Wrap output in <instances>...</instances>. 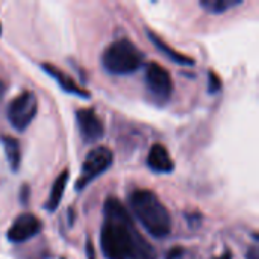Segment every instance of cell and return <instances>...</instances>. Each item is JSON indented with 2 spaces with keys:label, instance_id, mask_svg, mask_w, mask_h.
Returning <instances> with one entry per match:
<instances>
[{
  "label": "cell",
  "instance_id": "1",
  "mask_svg": "<svg viewBox=\"0 0 259 259\" xmlns=\"http://www.w3.org/2000/svg\"><path fill=\"white\" fill-rule=\"evenodd\" d=\"M100 250L106 259H156L155 249L135 229L126 206L117 197H108L103 205Z\"/></svg>",
  "mask_w": 259,
  "mask_h": 259
},
{
  "label": "cell",
  "instance_id": "2",
  "mask_svg": "<svg viewBox=\"0 0 259 259\" xmlns=\"http://www.w3.org/2000/svg\"><path fill=\"white\" fill-rule=\"evenodd\" d=\"M129 205L141 226L153 238H165L171 232V217L165 205L150 190H135L129 197Z\"/></svg>",
  "mask_w": 259,
  "mask_h": 259
},
{
  "label": "cell",
  "instance_id": "3",
  "mask_svg": "<svg viewBox=\"0 0 259 259\" xmlns=\"http://www.w3.org/2000/svg\"><path fill=\"white\" fill-rule=\"evenodd\" d=\"M141 64L143 53L127 38H121L111 42L102 55L103 68L108 73L117 76L132 74L141 67Z\"/></svg>",
  "mask_w": 259,
  "mask_h": 259
},
{
  "label": "cell",
  "instance_id": "4",
  "mask_svg": "<svg viewBox=\"0 0 259 259\" xmlns=\"http://www.w3.org/2000/svg\"><path fill=\"white\" fill-rule=\"evenodd\" d=\"M38 112V99L32 91H24L14 97L6 109V118L12 129L23 132L29 127Z\"/></svg>",
  "mask_w": 259,
  "mask_h": 259
},
{
  "label": "cell",
  "instance_id": "5",
  "mask_svg": "<svg viewBox=\"0 0 259 259\" xmlns=\"http://www.w3.org/2000/svg\"><path fill=\"white\" fill-rule=\"evenodd\" d=\"M114 162V155L111 149L105 146H97L90 153L87 155L83 164H82V171L80 176L76 182V190H83L87 185H90L96 178L103 175Z\"/></svg>",
  "mask_w": 259,
  "mask_h": 259
},
{
  "label": "cell",
  "instance_id": "6",
  "mask_svg": "<svg viewBox=\"0 0 259 259\" xmlns=\"http://www.w3.org/2000/svg\"><path fill=\"white\" fill-rule=\"evenodd\" d=\"M144 82L147 90L155 99L165 102L173 94V80L167 68L159 65L158 62H150L146 65Z\"/></svg>",
  "mask_w": 259,
  "mask_h": 259
},
{
  "label": "cell",
  "instance_id": "7",
  "mask_svg": "<svg viewBox=\"0 0 259 259\" xmlns=\"http://www.w3.org/2000/svg\"><path fill=\"white\" fill-rule=\"evenodd\" d=\"M42 225L41 222L38 220L36 215L33 214H21L18 215L14 223L11 225V228L8 229V234H6V238L14 243V244H20V243H24V241H29L30 238H33L35 235L39 234Z\"/></svg>",
  "mask_w": 259,
  "mask_h": 259
},
{
  "label": "cell",
  "instance_id": "8",
  "mask_svg": "<svg viewBox=\"0 0 259 259\" xmlns=\"http://www.w3.org/2000/svg\"><path fill=\"white\" fill-rule=\"evenodd\" d=\"M76 123L79 134L85 143H96L103 137L105 126L102 118L96 114L94 109L83 108L76 112Z\"/></svg>",
  "mask_w": 259,
  "mask_h": 259
},
{
  "label": "cell",
  "instance_id": "9",
  "mask_svg": "<svg viewBox=\"0 0 259 259\" xmlns=\"http://www.w3.org/2000/svg\"><path fill=\"white\" fill-rule=\"evenodd\" d=\"M147 165L155 173H171L175 170V162L165 149V146L156 143L150 147L147 155Z\"/></svg>",
  "mask_w": 259,
  "mask_h": 259
},
{
  "label": "cell",
  "instance_id": "10",
  "mask_svg": "<svg viewBox=\"0 0 259 259\" xmlns=\"http://www.w3.org/2000/svg\"><path fill=\"white\" fill-rule=\"evenodd\" d=\"M41 67H42V70H44L49 76H52V77L59 83V87H61L65 93L74 94V96L82 97V99H88V97H90V93H88L87 90L80 88L68 74L62 73L58 67H55V65H52V64H42Z\"/></svg>",
  "mask_w": 259,
  "mask_h": 259
},
{
  "label": "cell",
  "instance_id": "11",
  "mask_svg": "<svg viewBox=\"0 0 259 259\" xmlns=\"http://www.w3.org/2000/svg\"><path fill=\"white\" fill-rule=\"evenodd\" d=\"M68 178H70V171L65 168L64 171L59 173V176L53 181V185L50 188V193H49V197H47V202H46V209L49 212H53L58 209L61 200H62V194L65 191V187H67V182H68Z\"/></svg>",
  "mask_w": 259,
  "mask_h": 259
},
{
  "label": "cell",
  "instance_id": "12",
  "mask_svg": "<svg viewBox=\"0 0 259 259\" xmlns=\"http://www.w3.org/2000/svg\"><path fill=\"white\" fill-rule=\"evenodd\" d=\"M147 35H149V39L158 47V50L159 52H162L167 58H170L173 62H176V64H181V65H193L194 64V61H193V58H188V56H185V55H182V53H179V52H176L175 49H171L167 42H164L158 35H155L153 32H150V30H147Z\"/></svg>",
  "mask_w": 259,
  "mask_h": 259
},
{
  "label": "cell",
  "instance_id": "13",
  "mask_svg": "<svg viewBox=\"0 0 259 259\" xmlns=\"http://www.w3.org/2000/svg\"><path fill=\"white\" fill-rule=\"evenodd\" d=\"M2 144H3V150H5V155H6L11 170L18 171L20 164H21V149H20L18 140L14 137H3Z\"/></svg>",
  "mask_w": 259,
  "mask_h": 259
},
{
  "label": "cell",
  "instance_id": "14",
  "mask_svg": "<svg viewBox=\"0 0 259 259\" xmlns=\"http://www.w3.org/2000/svg\"><path fill=\"white\" fill-rule=\"evenodd\" d=\"M241 3L243 0H200V6L211 14H223Z\"/></svg>",
  "mask_w": 259,
  "mask_h": 259
},
{
  "label": "cell",
  "instance_id": "15",
  "mask_svg": "<svg viewBox=\"0 0 259 259\" xmlns=\"http://www.w3.org/2000/svg\"><path fill=\"white\" fill-rule=\"evenodd\" d=\"M208 80H209V93L215 94L222 90V79L215 74V71H209L208 73Z\"/></svg>",
  "mask_w": 259,
  "mask_h": 259
},
{
  "label": "cell",
  "instance_id": "16",
  "mask_svg": "<svg viewBox=\"0 0 259 259\" xmlns=\"http://www.w3.org/2000/svg\"><path fill=\"white\" fill-rule=\"evenodd\" d=\"M184 255V249L182 247H173L167 252V259H179Z\"/></svg>",
  "mask_w": 259,
  "mask_h": 259
},
{
  "label": "cell",
  "instance_id": "17",
  "mask_svg": "<svg viewBox=\"0 0 259 259\" xmlns=\"http://www.w3.org/2000/svg\"><path fill=\"white\" fill-rule=\"evenodd\" d=\"M87 259H96V253H94V247L91 244V241H87Z\"/></svg>",
  "mask_w": 259,
  "mask_h": 259
},
{
  "label": "cell",
  "instance_id": "18",
  "mask_svg": "<svg viewBox=\"0 0 259 259\" xmlns=\"http://www.w3.org/2000/svg\"><path fill=\"white\" fill-rule=\"evenodd\" d=\"M246 258L247 259H259L258 247H256V246L250 247V249H249V252H247V255H246Z\"/></svg>",
  "mask_w": 259,
  "mask_h": 259
},
{
  "label": "cell",
  "instance_id": "19",
  "mask_svg": "<svg viewBox=\"0 0 259 259\" xmlns=\"http://www.w3.org/2000/svg\"><path fill=\"white\" fill-rule=\"evenodd\" d=\"M27 194H29V187L27 185H23V188H21V202L23 203L27 202Z\"/></svg>",
  "mask_w": 259,
  "mask_h": 259
},
{
  "label": "cell",
  "instance_id": "20",
  "mask_svg": "<svg viewBox=\"0 0 259 259\" xmlns=\"http://www.w3.org/2000/svg\"><path fill=\"white\" fill-rule=\"evenodd\" d=\"M215 259H232V253H231L229 250H226L222 256H219V258H215Z\"/></svg>",
  "mask_w": 259,
  "mask_h": 259
},
{
  "label": "cell",
  "instance_id": "21",
  "mask_svg": "<svg viewBox=\"0 0 259 259\" xmlns=\"http://www.w3.org/2000/svg\"><path fill=\"white\" fill-rule=\"evenodd\" d=\"M5 91H6V87H5L3 80L0 79V100H2V97H3V94H5Z\"/></svg>",
  "mask_w": 259,
  "mask_h": 259
},
{
  "label": "cell",
  "instance_id": "22",
  "mask_svg": "<svg viewBox=\"0 0 259 259\" xmlns=\"http://www.w3.org/2000/svg\"><path fill=\"white\" fill-rule=\"evenodd\" d=\"M0 33H2V27H0Z\"/></svg>",
  "mask_w": 259,
  "mask_h": 259
}]
</instances>
